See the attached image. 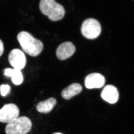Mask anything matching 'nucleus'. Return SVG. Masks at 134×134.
<instances>
[{
  "instance_id": "1",
  "label": "nucleus",
  "mask_w": 134,
  "mask_h": 134,
  "mask_svg": "<svg viewBox=\"0 0 134 134\" xmlns=\"http://www.w3.org/2000/svg\"><path fill=\"white\" fill-rule=\"evenodd\" d=\"M17 39L24 51L31 56H37L43 49L42 42L28 32H20L17 36Z\"/></svg>"
},
{
  "instance_id": "2",
  "label": "nucleus",
  "mask_w": 134,
  "mask_h": 134,
  "mask_svg": "<svg viewBox=\"0 0 134 134\" xmlns=\"http://www.w3.org/2000/svg\"><path fill=\"white\" fill-rule=\"evenodd\" d=\"M39 8L42 14L53 22L63 19L65 14L64 7L55 0H41Z\"/></svg>"
},
{
  "instance_id": "3",
  "label": "nucleus",
  "mask_w": 134,
  "mask_h": 134,
  "mask_svg": "<svg viewBox=\"0 0 134 134\" xmlns=\"http://www.w3.org/2000/svg\"><path fill=\"white\" fill-rule=\"evenodd\" d=\"M32 122L27 117H19L8 123L5 127L6 134H27L32 128Z\"/></svg>"
},
{
  "instance_id": "4",
  "label": "nucleus",
  "mask_w": 134,
  "mask_h": 134,
  "mask_svg": "<svg viewBox=\"0 0 134 134\" xmlns=\"http://www.w3.org/2000/svg\"><path fill=\"white\" fill-rule=\"evenodd\" d=\"M102 27L98 20L94 18L85 20L81 26V33L88 39H94L100 35Z\"/></svg>"
},
{
  "instance_id": "5",
  "label": "nucleus",
  "mask_w": 134,
  "mask_h": 134,
  "mask_svg": "<svg viewBox=\"0 0 134 134\" xmlns=\"http://www.w3.org/2000/svg\"><path fill=\"white\" fill-rule=\"evenodd\" d=\"M19 113V108L15 104H6L0 109V122L9 123L18 118Z\"/></svg>"
},
{
  "instance_id": "6",
  "label": "nucleus",
  "mask_w": 134,
  "mask_h": 134,
  "mask_svg": "<svg viewBox=\"0 0 134 134\" xmlns=\"http://www.w3.org/2000/svg\"><path fill=\"white\" fill-rule=\"evenodd\" d=\"M8 61L10 65L16 69H23L25 67L27 60L23 51L19 49H14L9 53Z\"/></svg>"
},
{
  "instance_id": "7",
  "label": "nucleus",
  "mask_w": 134,
  "mask_h": 134,
  "mask_svg": "<svg viewBox=\"0 0 134 134\" xmlns=\"http://www.w3.org/2000/svg\"><path fill=\"white\" fill-rule=\"evenodd\" d=\"M76 48L70 42H65L59 46L56 51V55L59 59L64 60L70 58L74 54Z\"/></svg>"
},
{
  "instance_id": "8",
  "label": "nucleus",
  "mask_w": 134,
  "mask_h": 134,
  "mask_svg": "<svg viewBox=\"0 0 134 134\" xmlns=\"http://www.w3.org/2000/svg\"><path fill=\"white\" fill-rule=\"evenodd\" d=\"M105 81V78L101 74L97 73L90 74L85 79V86L89 89L101 88L104 86Z\"/></svg>"
},
{
  "instance_id": "9",
  "label": "nucleus",
  "mask_w": 134,
  "mask_h": 134,
  "mask_svg": "<svg viewBox=\"0 0 134 134\" xmlns=\"http://www.w3.org/2000/svg\"><path fill=\"white\" fill-rule=\"evenodd\" d=\"M101 97L105 101L110 104L117 102L119 98L118 89L112 85L105 86L101 93Z\"/></svg>"
},
{
  "instance_id": "10",
  "label": "nucleus",
  "mask_w": 134,
  "mask_h": 134,
  "mask_svg": "<svg viewBox=\"0 0 134 134\" xmlns=\"http://www.w3.org/2000/svg\"><path fill=\"white\" fill-rule=\"evenodd\" d=\"M82 89V87L79 84H72L63 90L61 93L62 97L66 100L70 99L74 96L80 93Z\"/></svg>"
},
{
  "instance_id": "11",
  "label": "nucleus",
  "mask_w": 134,
  "mask_h": 134,
  "mask_svg": "<svg viewBox=\"0 0 134 134\" xmlns=\"http://www.w3.org/2000/svg\"><path fill=\"white\" fill-rule=\"evenodd\" d=\"M57 104V100L53 97H51L46 100L40 102L37 106L38 112L47 114L50 112Z\"/></svg>"
},
{
  "instance_id": "12",
  "label": "nucleus",
  "mask_w": 134,
  "mask_h": 134,
  "mask_svg": "<svg viewBox=\"0 0 134 134\" xmlns=\"http://www.w3.org/2000/svg\"><path fill=\"white\" fill-rule=\"evenodd\" d=\"M4 75L12 77V81L14 85H18L23 81V76L21 71L19 70L7 68L4 71Z\"/></svg>"
},
{
  "instance_id": "13",
  "label": "nucleus",
  "mask_w": 134,
  "mask_h": 134,
  "mask_svg": "<svg viewBox=\"0 0 134 134\" xmlns=\"http://www.w3.org/2000/svg\"><path fill=\"white\" fill-rule=\"evenodd\" d=\"M10 87L8 85H1L0 87L1 94L2 96H6L10 91Z\"/></svg>"
},
{
  "instance_id": "14",
  "label": "nucleus",
  "mask_w": 134,
  "mask_h": 134,
  "mask_svg": "<svg viewBox=\"0 0 134 134\" xmlns=\"http://www.w3.org/2000/svg\"><path fill=\"white\" fill-rule=\"evenodd\" d=\"M4 44L2 40L0 39V57L2 55L4 52Z\"/></svg>"
},
{
  "instance_id": "15",
  "label": "nucleus",
  "mask_w": 134,
  "mask_h": 134,
  "mask_svg": "<svg viewBox=\"0 0 134 134\" xmlns=\"http://www.w3.org/2000/svg\"><path fill=\"white\" fill-rule=\"evenodd\" d=\"M61 134V133H55V134Z\"/></svg>"
},
{
  "instance_id": "16",
  "label": "nucleus",
  "mask_w": 134,
  "mask_h": 134,
  "mask_svg": "<svg viewBox=\"0 0 134 134\" xmlns=\"http://www.w3.org/2000/svg\"></svg>"
}]
</instances>
